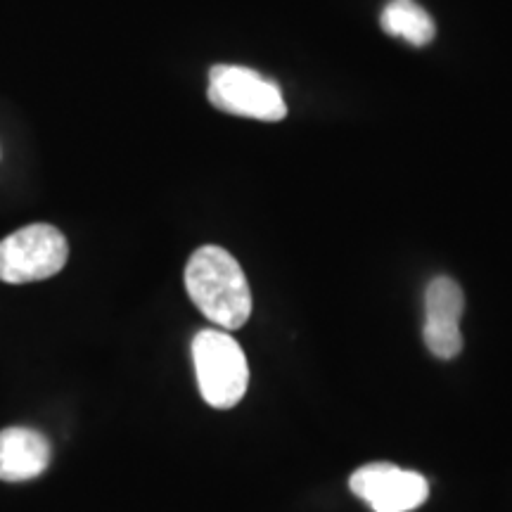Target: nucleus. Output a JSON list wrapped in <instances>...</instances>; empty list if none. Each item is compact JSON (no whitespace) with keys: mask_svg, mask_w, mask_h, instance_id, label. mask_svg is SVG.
Segmentation results:
<instances>
[{"mask_svg":"<svg viewBox=\"0 0 512 512\" xmlns=\"http://www.w3.org/2000/svg\"><path fill=\"white\" fill-rule=\"evenodd\" d=\"M465 311V294L453 278L439 275L425 290V337L427 349L437 358H456L463 351L460 318Z\"/></svg>","mask_w":512,"mask_h":512,"instance_id":"6","label":"nucleus"},{"mask_svg":"<svg viewBox=\"0 0 512 512\" xmlns=\"http://www.w3.org/2000/svg\"><path fill=\"white\" fill-rule=\"evenodd\" d=\"M209 102L235 117L280 121L287 105L280 86L266 76L238 64H216L209 72Z\"/></svg>","mask_w":512,"mask_h":512,"instance_id":"4","label":"nucleus"},{"mask_svg":"<svg viewBox=\"0 0 512 512\" xmlns=\"http://www.w3.org/2000/svg\"><path fill=\"white\" fill-rule=\"evenodd\" d=\"M185 290L192 304L223 330H238L252 316V290L233 254L204 245L185 266Z\"/></svg>","mask_w":512,"mask_h":512,"instance_id":"1","label":"nucleus"},{"mask_svg":"<svg viewBox=\"0 0 512 512\" xmlns=\"http://www.w3.org/2000/svg\"><path fill=\"white\" fill-rule=\"evenodd\" d=\"M53 460V446L41 432L29 427L0 430V479L29 482L41 477Z\"/></svg>","mask_w":512,"mask_h":512,"instance_id":"7","label":"nucleus"},{"mask_svg":"<svg viewBox=\"0 0 512 512\" xmlns=\"http://www.w3.org/2000/svg\"><path fill=\"white\" fill-rule=\"evenodd\" d=\"M349 486L354 496L366 501L375 512H411L430 496V484L425 477L392 463L358 467Z\"/></svg>","mask_w":512,"mask_h":512,"instance_id":"5","label":"nucleus"},{"mask_svg":"<svg viewBox=\"0 0 512 512\" xmlns=\"http://www.w3.org/2000/svg\"><path fill=\"white\" fill-rule=\"evenodd\" d=\"M197 387L211 408L238 406L249 384L245 351L226 330H200L192 339Z\"/></svg>","mask_w":512,"mask_h":512,"instance_id":"2","label":"nucleus"},{"mask_svg":"<svg viewBox=\"0 0 512 512\" xmlns=\"http://www.w3.org/2000/svg\"><path fill=\"white\" fill-rule=\"evenodd\" d=\"M380 22L389 36L403 38L415 48L427 46L437 34L432 17L415 0H389L387 8L382 10Z\"/></svg>","mask_w":512,"mask_h":512,"instance_id":"8","label":"nucleus"},{"mask_svg":"<svg viewBox=\"0 0 512 512\" xmlns=\"http://www.w3.org/2000/svg\"><path fill=\"white\" fill-rule=\"evenodd\" d=\"M67 238L50 223H31L0 240V280L24 285L48 280L67 264Z\"/></svg>","mask_w":512,"mask_h":512,"instance_id":"3","label":"nucleus"}]
</instances>
